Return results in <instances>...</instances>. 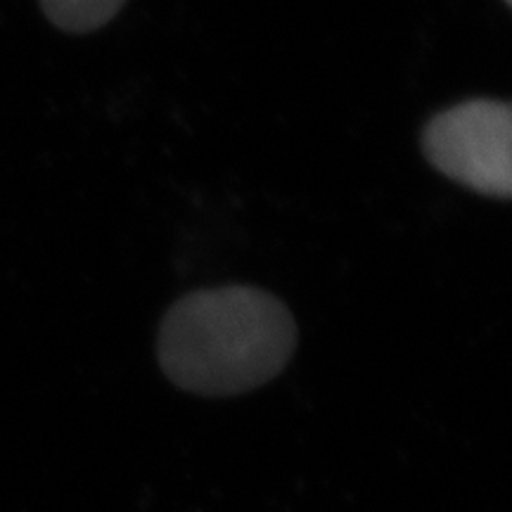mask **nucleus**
Here are the masks:
<instances>
[{
	"mask_svg": "<svg viewBox=\"0 0 512 512\" xmlns=\"http://www.w3.org/2000/svg\"><path fill=\"white\" fill-rule=\"evenodd\" d=\"M505 5H512V0H505Z\"/></svg>",
	"mask_w": 512,
	"mask_h": 512,
	"instance_id": "obj_4",
	"label": "nucleus"
},
{
	"mask_svg": "<svg viewBox=\"0 0 512 512\" xmlns=\"http://www.w3.org/2000/svg\"><path fill=\"white\" fill-rule=\"evenodd\" d=\"M126 0H41V8L57 29L69 34H91L112 22Z\"/></svg>",
	"mask_w": 512,
	"mask_h": 512,
	"instance_id": "obj_3",
	"label": "nucleus"
},
{
	"mask_svg": "<svg viewBox=\"0 0 512 512\" xmlns=\"http://www.w3.org/2000/svg\"><path fill=\"white\" fill-rule=\"evenodd\" d=\"M512 107L475 98L434 114L422 128V152L446 178L486 197L512 195Z\"/></svg>",
	"mask_w": 512,
	"mask_h": 512,
	"instance_id": "obj_2",
	"label": "nucleus"
},
{
	"mask_svg": "<svg viewBox=\"0 0 512 512\" xmlns=\"http://www.w3.org/2000/svg\"><path fill=\"white\" fill-rule=\"evenodd\" d=\"M297 347V323L271 292L226 285L185 294L157 335L164 375L197 396H238L283 373Z\"/></svg>",
	"mask_w": 512,
	"mask_h": 512,
	"instance_id": "obj_1",
	"label": "nucleus"
}]
</instances>
